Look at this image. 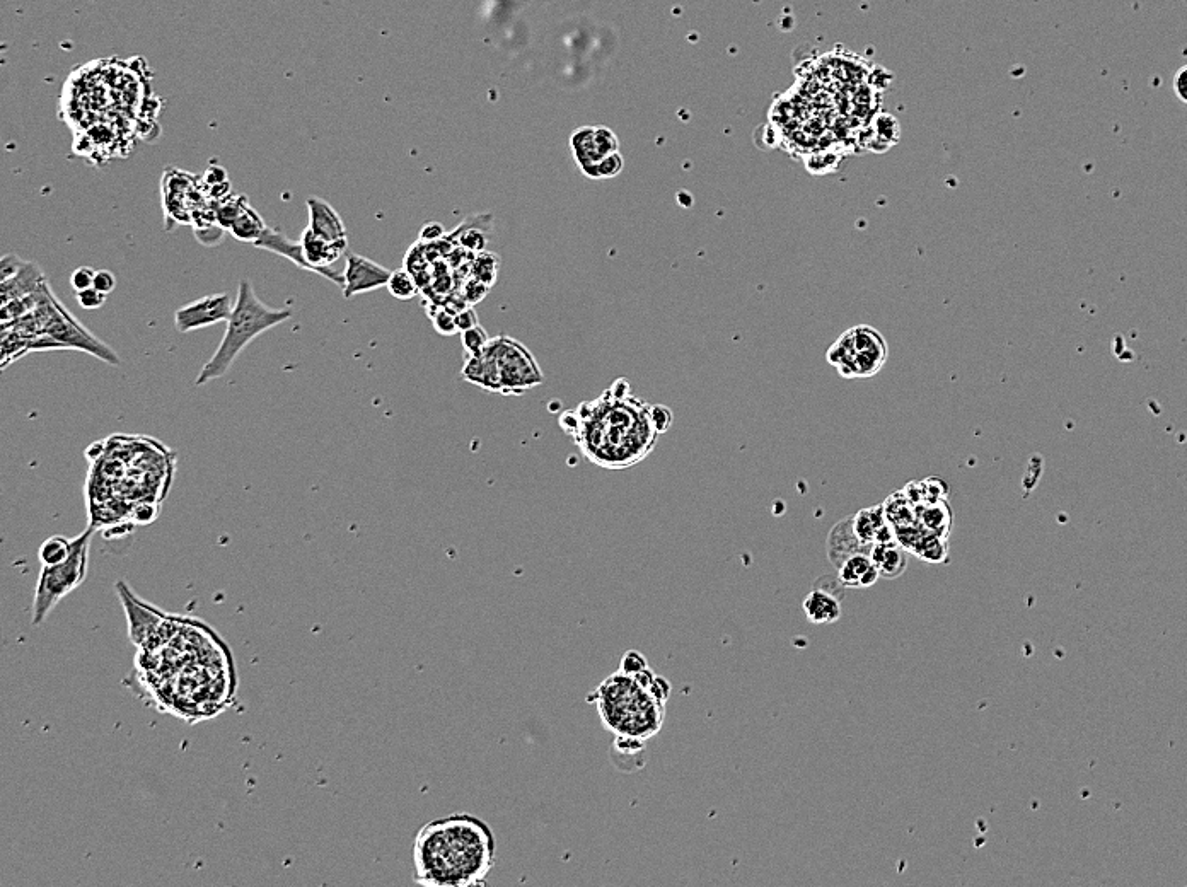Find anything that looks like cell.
Instances as JSON below:
<instances>
[{
    "instance_id": "obj_16",
    "label": "cell",
    "mask_w": 1187,
    "mask_h": 887,
    "mask_svg": "<svg viewBox=\"0 0 1187 887\" xmlns=\"http://www.w3.org/2000/svg\"><path fill=\"white\" fill-rule=\"evenodd\" d=\"M802 609L812 625H831L841 618L840 599L824 589L809 592L804 598Z\"/></svg>"
},
{
    "instance_id": "obj_31",
    "label": "cell",
    "mask_w": 1187,
    "mask_h": 887,
    "mask_svg": "<svg viewBox=\"0 0 1187 887\" xmlns=\"http://www.w3.org/2000/svg\"><path fill=\"white\" fill-rule=\"evenodd\" d=\"M461 248L475 251V253H481V251H485V248H487V236L481 231H476V229L464 232L463 238H461Z\"/></svg>"
},
{
    "instance_id": "obj_11",
    "label": "cell",
    "mask_w": 1187,
    "mask_h": 887,
    "mask_svg": "<svg viewBox=\"0 0 1187 887\" xmlns=\"http://www.w3.org/2000/svg\"><path fill=\"white\" fill-rule=\"evenodd\" d=\"M389 277H391V270L379 265L376 261L369 260L365 256L348 255L347 261H345V270H343V297L352 299L360 294H367L372 290L386 287Z\"/></svg>"
},
{
    "instance_id": "obj_30",
    "label": "cell",
    "mask_w": 1187,
    "mask_h": 887,
    "mask_svg": "<svg viewBox=\"0 0 1187 887\" xmlns=\"http://www.w3.org/2000/svg\"><path fill=\"white\" fill-rule=\"evenodd\" d=\"M444 238H446V227L442 226L441 222H427L420 229V243H441Z\"/></svg>"
},
{
    "instance_id": "obj_17",
    "label": "cell",
    "mask_w": 1187,
    "mask_h": 887,
    "mask_svg": "<svg viewBox=\"0 0 1187 887\" xmlns=\"http://www.w3.org/2000/svg\"><path fill=\"white\" fill-rule=\"evenodd\" d=\"M253 246L260 248V250L275 253V255L282 256V258H287L296 267L313 273V268L309 267V263H307L304 253H302L301 241H292V239L287 238L284 234L273 231L270 227H267V231L263 232V236Z\"/></svg>"
},
{
    "instance_id": "obj_34",
    "label": "cell",
    "mask_w": 1187,
    "mask_h": 887,
    "mask_svg": "<svg viewBox=\"0 0 1187 887\" xmlns=\"http://www.w3.org/2000/svg\"><path fill=\"white\" fill-rule=\"evenodd\" d=\"M1172 89H1174L1176 98L1187 105V65H1182L1181 69L1177 70L1174 82H1172Z\"/></svg>"
},
{
    "instance_id": "obj_13",
    "label": "cell",
    "mask_w": 1187,
    "mask_h": 887,
    "mask_svg": "<svg viewBox=\"0 0 1187 887\" xmlns=\"http://www.w3.org/2000/svg\"><path fill=\"white\" fill-rule=\"evenodd\" d=\"M879 579L881 574L867 551L855 553L838 567V580L848 589H869Z\"/></svg>"
},
{
    "instance_id": "obj_15",
    "label": "cell",
    "mask_w": 1187,
    "mask_h": 887,
    "mask_svg": "<svg viewBox=\"0 0 1187 887\" xmlns=\"http://www.w3.org/2000/svg\"><path fill=\"white\" fill-rule=\"evenodd\" d=\"M463 377L468 383L487 389L490 393H500L502 395V383H500L497 364H495V360L487 352L478 355H466V362H464L463 366Z\"/></svg>"
},
{
    "instance_id": "obj_8",
    "label": "cell",
    "mask_w": 1187,
    "mask_h": 887,
    "mask_svg": "<svg viewBox=\"0 0 1187 887\" xmlns=\"http://www.w3.org/2000/svg\"><path fill=\"white\" fill-rule=\"evenodd\" d=\"M570 147L575 163L585 176L604 159L620 152V140L611 128L582 127L570 137Z\"/></svg>"
},
{
    "instance_id": "obj_6",
    "label": "cell",
    "mask_w": 1187,
    "mask_h": 887,
    "mask_svg": "<svg viewBox=\"0 0 1187 887\" xmlns=\"http://www.w3.org/2000/svg\"><path fill=\"white\" fill-rule=\"evenodd\" d=\"M485 352L497 364L502 395H522L545 381L538 360L526 345L514 338H492Z\"/></svg>"
},
{
    "instance_id": "obj_23",
    "label": "cell",
    "mask_w": 1187,
    "mask_h": 887,
    "mask_svg": "<svg viewBox=\"0 0 1187 887\" xmlns=\"http://www.w3.org/2000/svg\"><path fill=\"white\" fill-rule=\"evenodd\" d=\"M492 338L488 337L487 331L481 325L473 326L470 330L461 331V343H463L464 352L466 355L483 354L490 345Z\"/></svg>"
},
{
    "instance_id": "obj_19",
    "label": "cell",
    "mask_w": 1187,
    "mask_h": 887,
    "mask_svg": "<svg viewBox=\"0 0 1187 887\" xmlns=\"http://www.w3.org/2000/svg\"><path fill=\"white\" fill-rule=\"evenodd\" d=\"M386 289L398 301H412V299H415L420 294L422 287L418 285L417 279L413 277V273L408 272L406 268H401V270L391 272Z\"/></svg>"
},
{
    "instance_id": "obj_12",
    "label": "cell",
    "mask_w": 1187,
    "mask_h": 887,
    "mask_svg": "<svg viewBox=\"0 0 1187 887\" xmlns=\"http://www.w3.org/2000/svg\"><path fill=\"white\" fill-rule=\"evenodd\" d=\"M307 212H309V229L328 241L347 239V227L340 214L330 203L319 197L307 198Z\"/></svg>"
},
{
    "instance_id": "obj_4",
    "label": "cell",
    "mask_w": 1187,
    "mask_h": 887,
    "mask_svg": "<svg viewBox=\"0 0 1187 887\" xmlns=\"http://www.w3.org/2000/svg\"><path fill=\"white\" fill-rule=\"evenodd\" d=\"M91 538L93 529H87L86 533L72 540V551L65 562L41 565L33 603V627L47 620L53 608L86 580Z\"/></svg>"
},
{
    "instance_id": "obj_9",
    "label": "cell",
    "mask_w": 1187,
    "mask_h": 887,
    "mask_svg": "<svg viewBox=\"0 0 1187 887\" xmlns=\"http://www.w3.org/2000/svg\"><path fill=\"white\" fill-rule=\"evenodd\" d=\"M234 302L229 294H212L186 304L174 313V326L180 333L202 330L207 326L227 323L231 318Z\"/></svg>"
},
{
    "instance_id": "obj_18",
    "label": "cell",
    "mask_w": 1187,
    "mask_h": 887,
    "mask_svg": "<svg viewBox=\"0 0 1187 887\" xmlns=\"http://www.w3.org/2000/svg\"><path fill=\"white\" fill-rule=\"evenodd\" d=\"M267 227L261 215L248 205L234 221L229 232L232 238L238 239L241 243L255 244L263 236V232L267 231Z\"/></svg>"
},
{
    "instance_id": "obj_32",
    "label": "cell",
    "mask_w": 1187,
    "mask_h": 887,
    "mask_svg": "<svg viewBox=\"0 0 1187 887\" xmlns=\"http://www.w3.org/2000/svg\"><path fill=\"white\" fill-rule=\"evenodd\" d=\"M26 261L21 260L18 255H6L2 258V267H0V275H2V282L14 279L21 270H23Z\"/></svg>"
},
{
    "instance_id": "obj_10",
    "label": "cell",
    "mask_w": 1187,
    "mask_h": 887,
    "mask_svg": "<svg viewBox=\"0 0 1187 887\" xmlns=\"http://www.w3.org/2000/svg\"><path fill=\"white\" fill-rule=\"evenodd\" d=\"M299 241H301L304 258L309 263V267L313 268V273L323 279L330 280L343 289V273L335 272L330 267L336 260H340L343 253L347 251L348 238L340 239V241H328L307 227L306 231L302 232Z\"/></svg>"
},
{
    "instance_id": "obj_33",
    "label": "cell",
    "mask_w": 1187,
    "mask_h": 887,
    "mask_svg": "<svg viewBox=\"0 0 1187 887\" xmlns=\"http://www.w3.org/2000/svg\"><path fill=\"white\" fill-rule=\"evenodd\" d=\"M93 287L94 289H98L99 292L106 294V296H110L116 287L115 275L110 270H98L96 277H94Z\"/></svg>"
},
{
    "instance_id": "obj_29",
    "label": "cell",
    "mask_w": 1187,
    "mask_h": 887,
    "mask_svg": "<svg viewBox=\"0 0 1187 887\" xmlns=\"http://www.w3.org/2000/svg\"><path fill=\"white\" fill-rule=\"evenodd\" d=\"M94 277H96V270L89 267H79L70 275V284L72 289L79 292V290L89 289L94 285Z\"/></svg>"
},
{
    "instance_id": "obj_3",
    "label": "cell",
    "mask_w": 1187,
    "mask_h": 887,
    "mask_svg": "<svg viewBox=\"0 0 1187 887\" xmlns=\"http://www.w3.org/2000/svg\"><path fill=\"white\" fill-rule=\"evenodd\" d=\"M292 318L290 309H275L260 301L248 279L239 282L238 296L234 302L231 318L227 319L226 333L221 345L215 350L197 377V386L210 383L226 376L244 348L261 333L272 330Z\"/></svg>"
},
{
    "instance_id": "obj_25",
    "label": "cell",
    "mask_w": 1187,
    "mask_h": 887,
    "mask_svg": "<svg viewBox=\"0 0 1187 887\" xmlns=\"http://www.w3.org/2000/svg\"><path fill=\"white\" fill-rule=\"evenodd\" d=\"M430 318L434 321L435 331L441 333L444 337H452V335L459 333L456 314L449 311V309L439 308L434 314H430Z\"/></svg>"
},
{
    "instance_id": "obj_2",
    "label": "cell",
    "mask_w": 1187,
    "mask_h": 887,
    "mask_svg": "<svg viewBox=\"0 0 1187 887\" xmlns=\"http://www.w3.org/2000/svg\"><path fill=\"white\" fill-rule=\"evenodd\" d=\"M669 695V681L657 676L652 667L633 671L620 667L587 695V702L596 707L604 729L618 741L643 746L661 732Z\"/></svg>"
},
{
    "instance_id": "obj_20",
    "label": "cell",
    "mask_w": 1187,
    "mask_h": 887,
    "mask_svg": "<svg viewBox=\"0 0 1187 887\" xmlns=\"http://www.w3.org/2000/svg\"><path fill=\"white\" fill-rule=\"evenodd\" d=\"M215 219L217 224L229 231L234 221L238 219L241 212L248 207V197L244 195H229V197L222 198L219 202H214Z\"/></svg>"
},
{
    "instance_id": "obj_5",
    "label": "cell",
    "mask_w": 1187,
    "mask_h": 887,
    "mask_svg": "<svg viewBox=\"0 0 1187 887\" xmlns=\"http://www.w3.org/2000/svg\"><path fill=\"white\" fill-rule=\"evenodd\" d=\"M826 359L845 379H869L886 366L889 345L872 326H853L829 347Z\"/></svg>"
},
{
    "instance_id": "obj_35",
    "label": "cell",
    "mask_w": 1187,
    "mask_h": 887,
    "mask_svg": "<svg viewBox=\"0 0 1187 887\" xmlns=\"http://www.w3.org/2000/svg\"><path fill=\"white\" fill-rule=\"evenodd\" d=\"M456 323H458L459 333H461V331L470 330V328H473V326L480 325V321H478V316H476L473 306H468V308H464L463 311H459V313L456 314Z\"/></svg>"
},
{
    "instance_id": "obj_21",
    "label": "cell",
    "mask_w": 1187,
    "mask_h": 887,
    "mask_svg": "<svg viewBox=\"0 0 1187 887\" xmlns=\"http://www.w3.org/2000/svg\"><path fill=\"white\" fill-rule=\"evenodd\" d=\"M70 551H72V540L65 538L62 534H57V536H52L41 543L38 558H40L41 565H57L69 558Z\"/></svg>"
},
{
    "instance_id": "obj_1",
    "label": "cell",
    "mask_w": 1187,
    "mask_h": 887,
    "mask_svg": "<svg viewBox=\"0 0 1187 887\" xmlns=\"http://www.w3.org/2000/svg\"><path fill=\"white\" fill-rule=\"evenodd\" d=\"M495 864L497 838L492 826L466 812L432 819L413 841L415 882L420 886H485Z\"/></svg>"
},
{
    "instance_id": "obj_28",
    "label": "cell",
    "mask_w": 1187,
    "mask_h": 887,
    "mask_svg": "<svg viewBox=\"0 0 1187 887\" xmlns=\"http://www.w3.org/2000/svg\"><path fill=\"white\" fill-rule=\"evenodd\" d=\"M650 420H652L654 429L661 435L671 429L674 417H672V412L667 406L657 405L650 406Z\"/></svg>"
},
{
    "instance_id": "obj_27",
    "label": "cell",
    "mask_w": 1187,
    "mask_h": 887,
    "mask_svg": "<svg viewBox=\"0 0 1187 887\" xmlns=\"http://www.w3.org/2000/svg\"><path fill=\"white\" fill-rule=\"evenodd\" d=\"M76 294L77 302H79V306H81L82 309H87V311H96V309L103 308V306H105L106 294L99 292V290L94 289V287L79 290V292H76Z\"/></svg>"
},
{
    "instance_id": "obj_22",
    "label": "cell",
    "mask_w": 1187,
    "mask_h": 887,
    "mask_svg": "<svg viewBox=\"0 0 1187 887\" xmlns=\"http://www.w3.org/2000/svg\"><path fill=\"white\" fill-rule=\"evenodd\" d=\"M498 267H500V258L488 251H481L476 256L475 263H473V275L475 279L485 282V284L492 287L493 282L497 280Z\"/></svg>"
},
{
    "instance_id": "obj_7",
    "label": "cell",
    "mask_w": 1187,
    "mask_h": 887,
    "mask_svg": "<svg viewBox=\"0 0 1187 887\" xmlns=\"http://www.w3.org/2000/svg\"><path fill=\"white\" fill-rule=\"evenodd\" d=\"M202 178L169 168L163 176V209L166 210L168 221L176 224L192 222V207L188 200H192L195 210L202 209L205 192L200 190Z\"/></svg>"
},
{
    "instance_id": "obj_26",
    "label": "cell",
    "mask_w": 1187,
    "mask_h": 887,
    "mask_svg": "<svg viewBox=\"0 0 1187 887\" xmlns=\"http://www.w3.org/2000/svg\"><path fill=\"white\" fill-rule=\"evenodd\" d=\"M488 292H490V285L475 279V277H471V279L464 282L461 296H463L464 301L468 302L470 306H475L476 302H481L488 296Z\"/></svg>"
},
{
    "instance_id": "obj_14",
    "label": "cell",
    "mask_w": 1187,
    "mask_h": 887,
    "mask_svg": "<svg viewBox=\"0 0 1187 887\" xmlns=\"http://www.w3.org/2000/svg\"><path fill=\"white\" fill-rule=\"evenodd\" d=\"M869 555L882 579H898L908 569V553L899 541L875 543L870 546Z\"/></svg>"
},
{
    "instance_id": "obj_24",
    "label": "cell",
    "mask_w": 1187,
    "mask_h": 887,
    "mask_svg": "<svg viewBox=\"0 0 1187 887\" xmlns=\"http://www.w3.org/2000/svg\"><path fill=\"white\" fill-rule=\"evenodd\" d=\"M625 168V159L621 156V152H616L613 156L604 159L603 163L597 164L594 168L585 174V178L589 180H611L616 178L618 174Z\"/></svg>"
}]
</instances>
